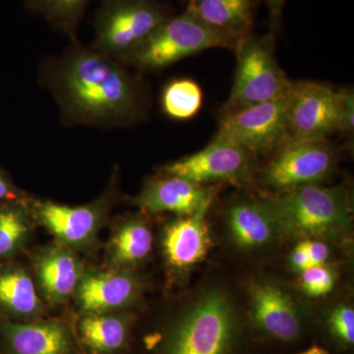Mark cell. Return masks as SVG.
Masks as SVG:
<instances>
[{"label":"cell","instance_id":"1","mask_svg":"<svg viewBox=\"0 0 354 354\" xmlns=\"http://www.w3.org/2000/svg\"><path fill=\"white\" fill-rule=\"evenodd\" d=\"M50 85L72 124L114 127L136 118L139 97L129 74L114 58L73 46L51 68Z\"/></svg>","mask_w":354,"mask_h":354},{"label":"cell","instance_id":"2","mask_svg":"<svg viewBox=\"0 0 354 354\" xmlns=\"http://www.w3.org/2000/svg\"><path fill=\"white\" fill-rule=\"evenodd\" d=\"M262 198L283 241L315 239L342 248L353 241V206L344 186L314 184Z\"/></svg>","mask_w":354,"mask_h":354},{"label":"cell","instance_id":"3","mask_svg":"<svg viewBox=\"0 0 354 354\" xmlns=\"http://www.w3.org/2000/svg\"><path fill=\"white\" fill-rule=\"evenodd\" d=\"M239 323L227 290L215 286L202 288L172 324L162 354H234Z\"/></svg>","mask_w":354,"mask_h":354},{"label":"cell","instance_id":"4","mask_svg":"<svg viewBox=\"0 0 354 354\" xmlns=\"http://www.w3.org/2000/svg\"><path fill=\"white\" fill-rule=\"evenodd\" d=\"M241 39L207 25L186 8L158 26L122 62L143 71H158L209 48L234 50Z\"/></svg>","mask_w":354,"mask_h":354},{"label":"cell","instance_id":"5","mask_svg":"<svg viewBox=\"0 0 354 354\" xmlns=\"http://www.w3.org/2000/svg\"><path fill=\"white\" fill-rule=\"evenodd\" d=\"M237 66L223 113L271 101L292 86L274 57V34L242 37L235 48Z\"/></svg>","mask_w":354,"mask_h":354},{"label":"cell","instance_id":"6","mask_svg":"<svg viewBox=\"0 0 354 354\" xmlns=\"http://www.w3.org/2000/svg\"><path fill=\"white\" fill-rule=\"evenodd\" d=\"M337 165V153L328 139L288 137L258 169L256 179L267 195H276L323 184L334 176Z\"/></svg>","mask_w":354,"mask_h":354},{"label":"cell","instance_id":"7","mask_svg":"<svg viewBox=\"0 0 354 354\" xmlns=\"http://www.w3.org/2000/svg\"><path fill=\"white\" fill-rule=\"evenodd\" d=\"M171 16L158 0H102L95 15L93 48L123 60Z\"/></svg>","mask_w":354,"mask_h":354},{"label":"cell","instance_id":"8","mask_svg":"<svg viewBox=\"0 0 354 354\" xmlns=\"http://www.w3.org/2000/svg\"><path fill=\"white\" fill-rule=\"evenodd\" d=\"M292 86L271 101L223 113L215 138L236 144L254 156L274 153L290 137L288 108Z\"/></svg>","mask_w":354,"mask_h":354},{"label":"cell","instance_id":"9","mask_svg":"<svg viewBox=\"0 0 354 354\" xmlns=\"http://www.w3.org/2000/svg\"><path fill=\"white\" fill-rule=\"evenodd\" d=\"M256 156L246 149L218 138L199 152L164 165L162 174L200 185L230 183L248 187L256 181Z\"/></svg>","mask_w":354,"mask_h":354},{"label":"cell","instance_id":"10","mask_svg":"<svg viewBox=\"0 0 354 354\" xmlns=\"http://www.w3.org/2000/svg\"><path fill=\"white\" fill-rule=\"evenodd\" d=\"M113 194L106 192L95 201L81 206H68L37 200L29 204L32 220L46 228L55 242L74 251L87 250L94 245L106 223Z\"/></svg>","mask_w":354,"mask_h":354},{"label":"cell","instance_id":"11","mask_svg":"<svg viewBox=\"0 0 354 354\" xmlns=\"http://www.w3.org/2000/svg\"><path fill=\"white\" fill-rule=\"evenodd\" d=\"M342 90L325 84L293 82L288 108L290 137L326 138L342 133Z\"/></svg>","mask_w":354,"mask_h":354},{"label":"cell","instance_id":"12","mask_svg":"<svg viewBox=\"0 0 354 354\" xmlns=\"http://www.w3.org/2000/svg\"><path fill=\"white\" fill-rule=\"evenodd\" d=\"M144 281L138 271L85 268L74 293L82 315L127 311L141 301Z\"/></svg>","mask_w":354,"mask_h":354},{"label":"cell","instance_id":"13","mask_svg":"<svg viewBox=\"0 0 354 354\" xmlns=\"http://www.w3.org/2000/svg\"><path fill=\"white\" fill-rule=\"evenodd\" d=\"M245 290L249 316L255 329L279 342H295L299 337L301 310L286 288L267 279H250Z\"/></svg>","mask_w":354,"mask_h":354},{"label":"cell","instance_id":"14","mask_svg":"<svg viewBox=\"0 0 354 354\" xmlns=\"http://www.w3.org/2000/svg\"><path fill=\"white\" fill-rule=\"evenodd\" d=\"M223 228L235 250L255 256L269 252L283 239L262 197L236 198L223 212Z\"/></svg>","mask_w":354,"mask_h":354},{"label":"cell","instance_id":"15","mask_svg":"<svg viewBox=\"0 0 354 354\" xmlns=\"http://www.w3.org/2000/svg\"><path fill=\"white\" fill-rule=\"evenodd\" d=\"M176 216L162 228L160 247L165 267L172 279L184 281L206 259L213 246L207 214Z\"/></svg>","mask_w":354,"mask_h":354},{"label":"cell","instance_id":"16","mask_svg":"<svg viewBox=\"0 0 354 354\" xmlns=\"http://www.w3.org/2000/svg\"><path fill=\"white\" fill-rule=\"evenodd\" d=\"M221 187L223 184L200 185L158 172L148 179L138 194L132 198V204L144 214L191 216L203 209L211 208Z\"/></svg>","mask_w":354,"mask_h":354},{"label":"cell","instance_id":"17","mask_svg":"<svg viewBox=\"0 0 354 354\" xmlns=\"http://www.w3.org/2000/svg\"><path fill=\"white\" fill-rule=\"evenodd\" d=\"M78 337L59 319H37L0 324V341L6 354H78Z\"/></svg>","mask_w":354,"mask_h":354},{"label":"cell","instance_id":"18","mask_svg":"<svg viewBox=\"0 0 354 354\" xmlns=\"http://www.w3.org/2000/svg\"><path fill=\"white\" fill-rule=\"evenodd\" d=\"M32 268L43 301L59 305L73 297L86 267L76 251L55 242L39 249L32 259Z\"/></svg>","mask_w":354,"mask_h":354},{"label":"cell","instance_id":"19","mask_svg":"<svg viewBox=\"0 0 354 354\" xmlns=\"http://www.w3.org/2000/svg\"><path fill=\"white\" fill-rule=\"evenodd\" d=\"M153 234L145 214L121 218L114 225L104 250L108 269L138 271L152 254Z\"/></svg>","mask_w":354,"mask_h":354},{"label":"cell","instance_id":"20","mask_svg":"<svg viewBox=\"0 0 354 354\" xmlns=\"http://www.w3.org/2000/svg\"><path fill=\"white\" fill-rule=\"evenodd\" d=\"M0 310L13 321L41 319L46 312L29 272L13 263H0Z\"/></svg>","mask_w":354,"mask_h":354},{"label":"cell","instance_id":"21","mask_svg":"<svg viewBox=\"0 0 354 354\" xmlns=\"http://www.w3.org/2000/svg\"><path fill=\"white\" fill-rule=\"evenodd\" d=\"M134 314L127 311L82 315L77 337L92 354H118L129 341Z\"/></svg>","mask_w":354,"mask_h":354},{"label":"cell","instance_id":"22","mask_svg":"<svg viewBox=\"0 0 354 354\" xmlns=\"http://www.w3.org/2000/svg\"><path fill=\"white\" fill-rule=\"evenodd\" d=\"M256 6L255 0H187V8L203 22L239 38L251 32Z\"/></svg>","mask_w":354,"mask_h":354},{"label":"cell","instance_id":"23","mask_svg":"<svg viewBox=\"0 0 354 354\" xmlns=\"http://www.w3.org/2000/svg\"><path fill=\"white\" fill-rule=\"evenodd\" d=\"M32 223L29 204L19 199L0 203V261L24 250L32 237Z\"/></svg>","mask_w":354,"mask_h":354},{"label":"cell","instance_id":"24","mask_svg":"<svg viewBox=\"0 0 354 354\" xmlns=\"http://www.w3.org/2000/svg\"><path fill=\"white\" fill-rule=\"evenodd\" d=\"M202 104L201 88L192 79L171 81L162 92V111L172 120H187L194 118Z\"/></svg>","mask_w":354,"mask_h":354},{"label":"cell","instance_id":"25","mask_svg":"<svg viewBox=\"0 0 354 354\" xmlns=\"http://www.w3.org/2000/svg\"><path fill=\"white\" fill-rule=\"evenodd\" d=\"M90 0H25L32 11L46 18L51 25L70 36L75 35Z\"/></svg>","mask_w":354,"mask_h":354},{"label":"cell","instance_id":"26","mask_svg":"<svg viewBox=\"0 0 354 354\" xmlns=\"http://www.w3.org/2000/svg\"><path fill=\"white\" fill-rule=\"evenodd\" d=\"M337 278L335 264L313 266L300 272L297 286L306 297H325L334 290Z\"/></svg>","mask_w":354,"mask_h":354},{"label":"cell","instance_id":"27","mask_svg":"<svg viewBox=\"0 0 354 354\" xmlns=\"http://www.w3.org/2000/svg\"><path fill=\"white\" fill-rule=\"evenodd\" d=\"M326 327L330 337L344 348L354 344V309L346 301L333 305L326 314Z\"/></svg>","mask_w":354,"mask_h":354},{"label":"cell","instance_id":"28","mask_svg":"<svg viewBox=\"0 0 354 354\" xmlns=\"http://www.w3.org/2000/svg\"><path fill=\"white\" fill-rule=\"evenodd\" d=\"M308 254L310 261L313 266L332 265L334 263L332 244L325 241H315V239H304L299 241Z\"/></svg>","mask_w":354,"mask_h":354},{"label":"cell","instance_id":"29","mask_svg":"<svg viewBox=\"0 0 354 354\" xmlns=\"http://www.w3.org/2000/svg\"><path fill=\"white\" fill-rule=\"evenodd\" d=\"M341 115L342 133H351L354 127V95L351 88L342 90Z\"/></svg>","mask_w":354,"mask_h":354},{"label":"cell","instance_id":"30","mask_svg":"<svg viewBox=\"0 0 354 354\" xmlns=\"http://www.w3.org/2000/svg\"><path fill=\"white\" fill-rule=\"evenodd\" d=\"M288 267L293 272H297L299 274L300 272L305 271L310 267H313L308 254L305 250L304 245L301 242L297 241L295 246L293 247L292 250L290 251V255H288Z\"/></svg>","mask_w":354,"mask_h":354},{"label":"cell","instance_id":"31","mask_svg":"<svg viewBox=\"0 0 354 354\" xmlns=\"http://www.w3.org/2000/svg\"><path fill=\"white\" fill-rule=\"evenodd\" d=\"M270 12V25L272 32H276L281 27V15L286 0H265Z\"/></svg>","mask_w":354,"mask_h":354},{"label":"cell","instance_id":"32","mask_svg":"<svg viewBox=\"0 0 354 354\" xmlns=\"http://www.w3.org/2000/svg\"><path fill=\"white\" fill-rule=\"evenodd\" d=\"M19 199L18 191L8 176L0 169V203Z\"/></svg>","mask_w":354,"mask_h":354},{"label":"cell","instance_id":"33","mask_svg":"<svg viewBox=\"0 0 354 354\" xmlns=\"http://www.w3.org/2000/svg\"><path fill=\"white\" fill-rule=\"evenodd\" d=\"M295 354H330L329 351H326L325 348H321V346H313L311 348L307 349V351H302V353Z\"/></svg>","mask_w":354,"mask_h":354}]
</instances>
